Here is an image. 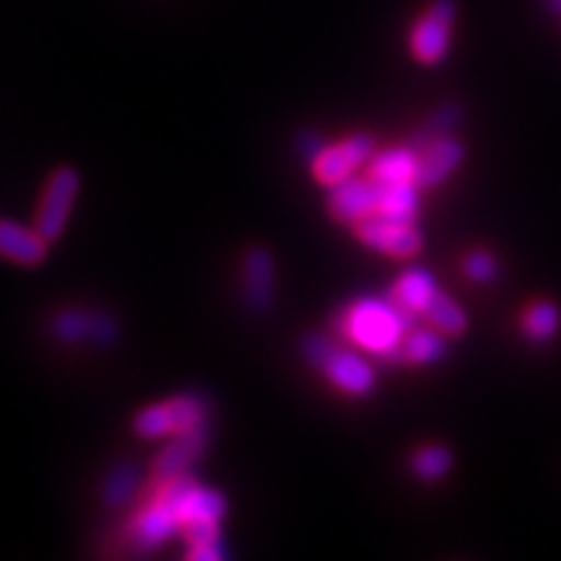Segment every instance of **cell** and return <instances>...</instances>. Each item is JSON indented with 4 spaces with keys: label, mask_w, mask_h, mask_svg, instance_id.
Here are the masks:
<instances>
[{
    "label": "cell",
    "mask_w": 561,
    "mask_h": 561,
    "mask_svg": "<svg viewBox=\"0 0 561 561\" xmlns=\"http://www.w3.org/2000/svg\"><path fill=\"white\" fill-rule=\"evenodd\" d=\"M367 178L375 182H413L416 180L419 151L413 146H392L371 153L367 161Z\"/></svg>",
    "instance_id": "2e32d148"
},
{
    "label": "cell",
    "mask_w": 561,
    "mask_h": 561,
    "mask_svg": "<svg viewBox=\"0 0 561 561\" xmlns=\"http://www.w3.org/2000/svg\"><path fill=\"white\" fill-rule=\"evenodd\" d=\"M50 242L37 229L21 227L16 221L0 219V257L21 268H37L47 261Z\"/></svg>",
    "instance_id": "5bb4252c"
},
{
    "label": "cell",
    "mask_w": 561,
    "mask_h": 561,
    "mask_svg": "<svg viewBox=\"0 0 561 561\" xmlns=\"http://www.w3.org/2000/svg\"><path fill=\"white\" fill-rule=\"evenodd\" d=\"M458 19L455 0H432L411 30V55L424 66H437L450 53L453 26Z\"/></svg>",
    "instance_id": "52a82bcc"
},
{
    "label": "cell",
    "mask_w": 561,
    "mask_h": 561,
    "mask_svg": "<svg viewBox=\"0 0 561 561\" xmlns=\"http://www.w3.org/2000/svg\"><path fill=\"white\" fill-rule=\"evenodd\" d=\"M227 510L229 504L221 491L195 483L178 504L180 536L191 546L221 541V520Z\"/></svg>",
    "instance_id": "5b68a950"
},
{
    "label": "cell",
    "mask_w": 561,
    "mask_h": 561,
    "mask_svg": "<svg viewBox=\"0 0 561 561\" xmlns=\"http://www.w3.org/2000/svg\"><path fill=\"white\" fill-rule=\"evenodd\" d=\"M140 483H144V473L138 462H115L102 481V504L110 510H125L138 496Z\"/></svg>",
    "instance_id": "e0dca14e"
},
{
    "label": "cell",
    "mask_w": 561,
    "mask_h": 561,
    "mask_svg": "<svg viewBox=\"0 0 561 561\" xmlns=\"http://www.w3.org/2000/svg\"><path fill=\"white\" fill-rule=\"evenodd\" d=\"M546 9H549L553 16H561V0H546Z\"/></svg>",
    "instance_id": "83f0119b"
},
{
    "label": "cell",
    "mask_w": 561,
    "mask_h": 561,
    "mask_svg": "<svg viewBox=\"0 0 561 561\" xmlns=\"http://www.w3.org/2000/svg\"><path fill=\"white\" fill-rule=\"evenodd\" d=\"M377 151V140L371 133H354V136L325 146L312 161V174L320 185L333 187L339 182L354 178L362 164H367Z\"/></svg>",
    "instance_id": "ba28073f"
},
{
    "label": "cell",
    "mask_w": 561,
    "mask_h": 561,
    "mask_svg": "<svg viewBox=\"0 0 561 561\" xmlns=\"http://www.w3.org/2000/svg\"><path fill=\"white\" fill-rule=\"evenodd\" d=\"M462 159H466V149H462L460 140H455L453 136L432 138L430 144L419 151L416 180L413 182H416L419 187H437L458 172Z\"/></svg>",
    "instance_id": "4fadbf2b"
},
{
    "label": "cell",
    "mask_w": 561,
    "mask_h": 561,
    "mask_svg": "<svg viewBox=\"0 0 561 561\" xmlns=\"http://www.w3.org/2000/svg\"><path fill=\"white\" fill-rule=\"evenodd\" d=\"M453 471V453L445 445H424L411 455V473L424 483H437Z\"/></svg>",
    "instance_id": "7402d4cb"
},
{
    "label": "cell",
    "mask_w": 561,
    "mask_h": 561,
    "mask_svg": "<svg viewBox=\"0 0 561 561\" xmlns=\"http://www.w3.org/2000/svg\"><path fill=\"white\" fill-rule=\"evenodd\" d=\"M208 442H210L208 421L193 426V430L174 434V437L164 445V450H161L151 462V481H164L178 473H185L187 468H191L193 462L206 453Z\"/></svg>",
    "instance_id": "8fae6325"
},
{
    "label": "cell",
    "mask_w": 561,
    "mask_h": 561,
    "mask_svg": "<svg viewBox=\"0 0 561 561\" xmlns=\"http://www.w3.org/2000/svg\"><path fill=\"white\" fill-rule=\"evenodd\" d=\"M421 318H426L439 333H447V335H462L468 328L466 310H462L458 301H453L450 297H447L442 289L434 294Z\"/></svg>",
    "instance_id": "ffe728a7"
},
{
    "label": "cell",
    "mask_w": 561,
    "mask_h": 561,
    "mask_svg": "<svg viewBox=\"0 0 561 561\" xmlns=\"http://www.w3.org/2000/svg\"><path fill=\"white\" fill-rule=\"evenodd\" d=\"M50 333L55 341L68 343V346H76V343L89 341L91 314L81 312V310H62L50 320Z\"/></svg>",
    "instance_id": "603a6c76"
},
{
    "label": "cell",
    "mask_w": 561,
    "mask_h": 561,
    "mask_svg": "<svg viewBox=\"0 0 561 561\" xmlns=\"http://www.w3.org/2000/svg\"><path fill=\"white\" fill-rule=\"evenodd\" d=\"M242 305L252 314H265L276 301V257L265 244H252L244 250L240 276Z\"/></svg>",
    "instance_id": "9c48e42d"
},
{
    "label": "cell",
    "mask_w": 561,
    "mask_h": 561,
    "mask_svg": "<svg viewBox=\"0 0 561 561\" xmlns=\"http://www.w3.org/2000/svg\"><path fill=\"white\" fill-rule=\"evenodd\" d=\"M447 354L445 339L437 331L426 328H411L396 351L392 364H434Z\"/></svg>",
    "instance_id": "d6986e66"
},
{
    "label": "cell",
    "mask_w": 561,
    "mask_h": 561,
    "mask_svg": "<svg viewBox=\"0 0 561 561\" xmlns=\"http://www.w3.org/2000/svg\"><path fill=\"white\" fill-rule=\"evenodd\" d=\"M328 214H331V219L348 224V227L377 214V182L354 174V178L333 185L331 195H328Z\"/></svg>",
    "instance_id": "7c38bea8"
},
{
    "label": "cell",
    "mask_w": 561,
    "mask_h": 561,
    "mask_svg": "<svg viewBox=\"0 0 561 561\" xmlns=\"http://www.w3.org/2000/svg\"><path fill=\"white\" fill-rule=\"evenodd\" d=\"M117 322L110 318V314L96 312L91 314V335L89 341H94L96 346H112L117 341Z\"/></svg>",
    "instance_id": "d4e9b609"
},
{
    "label": "cell",
    "mask_w": 561,
    "mask_h": 561,
    "mask_svg": "<svg viewBox=\"0 0 561 561\" xmlns=\"http://www.w3.org/2000/svg\"><path fill=\"white\" fill-rule=\"evenodd\" d=\"M377 214L396 221L416 224L419 185L416 182H377Z\"/></svg>",
    "instance_id": "ac0fdd59"
},
{
    "label": "cell",
    "mask_w": 561,
    "mask_h": 561,
    "mask_svg": "<svg viewBox=\"0 0 561 561\" xmlns=\"http://www.w3.org/2000/svg\"><path fill=\"white\" fill-rule=\"evenodd\" d=\"M174 533H180L178 510L149 489V500H144L136 515L112 533L104 553L107 557H146V553L161 549Z\"/></svg>",
    "instance_id": "3957f363"
},
{
    "label": "cell",
    "mask_w": 561,
    "mask_h": 561,
    "mask_svg": "<svg viewBox=\"0 0 561 561\" xmlns=\"http://www.w3.org/2000/svg\"><path fill=\"white\" fill-rule=\"evenodd\" d=\"M325 140H322L318 133H312V130H305V133H299L297 136V151L301 153V157H305L307 161H314V157H318V153L325 149Z\"/></svg>",
    "instance_id": "484cf974"
},
{
    "label": "cell",
    "mask_w": 561,
    "mask_h": 561,
    "mask_svg": "<svg viewBox=\"0 0 561 561\" xmlns=\"http://www.w3.org/2000/svg\"><path fill=\"white\" fill-rule=\"evenodd\" d=\"M416 325V318L396 305L390 297H362L343 307L335 318V331L377 359L392 364L405 333Z\"/></svg>",
    "instance_id": "6da1fadb"
},
{
    "label": "cell",
    "mask_w": 561,
    "mask_h": 561,
    "mask_svg": "<svg viewBox=\"0 0 561 561\" xmlns=\"http://www.w3.org/2000/svg\"><path fill=\"white\" fill-rule=\"evenodd\" d=\"M224 557H227V551H224L221 541L195 543V546H191V551H187V559H193V561H219Z\"/></svg>",
    "instance_id": "4316f807"
},
{
    "label": "cell",
    "mask_w": 561,
    "mask_h": 561,
    "mask_svg": "<svg viewBox=\"0 0 561 561\" xmlns=\"http://www.w3.org/2000/svg\"><path fill=\"white\" fill-rule=\"evenodd\" d=\"M208 398L198 396V392H182V396H174L170 401H159L140 409L133 419V432L140 439L174 437V434L193 430V426L208 421Z\"/></svg>",
    "instance_id": "277c9868"
},
{
    "label": "cell",
    "mask_w": 561,
    "mask_h": 561,
    "mask_svg": "<svg viewBox=\"0 0 561 561\" xmlns=\"http://www.w3.org/2000/svg\"><path fill=\"white\" fill-rule=\"evenodd\" d=\"M462 273L473 280V284H491L500 276V265H496L494 255L486 250H471L462 257Z\"/></svg>",
    "instance_id": "cb8c5ba5"
},
{
    "label": "cell",
    "mask_w": 561,
    "mask_h": 561,
    "mask_svg": "<svg viewBox=\"0 0 561 561\" xmlns=\"http://www.w3.org/2000/svg\"><path fill=\"white\" fill-rule=\"evenodd\" d=\"M301 359L310 367L322 371L335 390L346 392L351 398H367L377 388V375L371 364L356 354L354 348L341 346L322 333H307L299 341Z\"/></svg>",
    "instance_id": "7a4b0ae2"
},
{
    "label": "cell",
    "mask_w": 561,
    "mask_h": 561,
    "mask_svg": "<svg viewBox=\"0 0 561 561\" xmlns=\"http://www.w3.org/2000/svg\"><path fill=\"white\" fill-rule=\"evenodd\" d=\"M561 310L553 301H536L523 314V335L530 343H546L559 333Z\"/></svg>",
    "instance_id": "44dd1931"
},
{
    "label": "cell",
    "mask_w": 561,
    "mask_h": 561,
    "mask_svg": "<svg viewBox=\"0 0 561 561\" xmlns=\"http://www.w3.org/2000/svg\"><path fill=\"white\" fill-rule=\"evenodd\" d=\"M354 234L367 248L390 257H413L421 250V231L411 221H396L382 214H371L354 224Z\"/></svg>",
    "instance_id": "30bf717a"
},
{
    "label": "cell",
    "mask_w": 561,
    "mask_h": 561,
    "mask_svg": "<svg viewBox=\"0 0 561 561\" xmlns=\"http://www.w3.org/2000/svg\"><path fill=\"white\" fill-rule=\"evenodd\" d=\"M79 187H81L79 172L68 164L53 170L50 178H47L39 195L37 216H34V229H37L47 242H58L62 231H66L70 208H73Z\"/></svg>",
    "instance_id": "8992f818"
},
{
    "label": "cell",
    "mask_w": 561,
    "mask_h": 561,
    "mask_svg": "<svg viewBox=\"0 0 561 561\" xmlns=\"http://www.w3.org/2000/svg\"><path fill=\"white\" fill-rule=\"evenodd\" d=\"M439 291V284L437 278L432 276L426 268H409L403 271L401 276H398L396 284H392V289L388 297L396 301L401 310H405L409 314H424L426 305H430L434 294Z\"/></svg>",
    "instance_id": "9a60e30c"
}]
</instances>
